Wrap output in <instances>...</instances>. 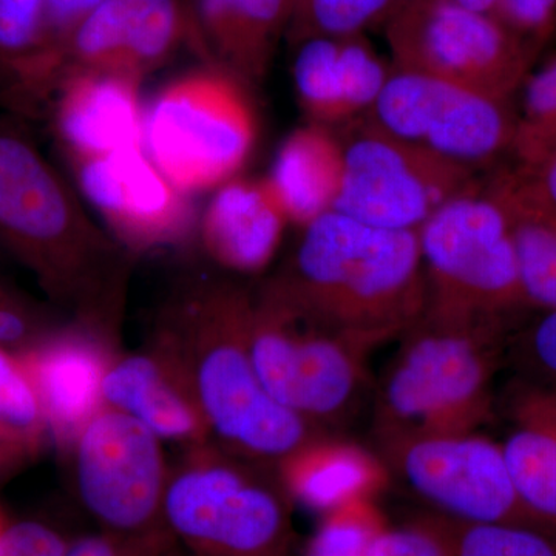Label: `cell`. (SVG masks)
I'll list each match as a JSON object with an SVG mask.
<instances>
[{
  "mask_svg": "<svg viewBox=\"0 0 556 556\" xmlns=\"http://www.w3.org/2000/svg\"><path fill=\"white\" fill-rule=\"evenodd\" d=\"M251 309L243 288L201 278L164 309L155 345L177 362L219 447L277 468L327 434L263 387L249 340Z\"/></svg>",
  "mask_w": 556,
  "mask_h": 556,
  "instance_id": "6da1fadb",
  "label": "cell"
},
{
  "mask_svg": "<svg viewBox=\"0 0 556 556\" xmlns=\"http://www.w3.org/2000/svg\"><path fill=\"white\" fill-rule=\"evenodd\" d=\"M0 243L54 302L105 325L123 305L127 251L84 212L24 118L0 112Z\"/></svg>",
  "mask_w": 556,
  "mask_h": 556,
  "instance_id": "7a4b0ae2",
  "label": "cell"
},
{
  "mask_svg": "<svg viewBox=\"0 0 556 556\" xmlns=\"http://www.w3.org/2000/svg\"><path fill=\"white\" fill-rule=\"evenodd\" d=\"M276 280L367 350L404 334L427 305L417 232L372 228L338 211L303 228L287 270Z\"/></svg>",
  "mask_w": 556,
  "mask_h": 556,
  "instance_id": "3957f363",
  "label": "cell"
},
{
  "mask_svg": "<svg viewBox=\"0 0 556 556\" xmlns=\"http://www.w3.org/2000/svg\"><path fill=\"white\" fill-rule=\"evenodd\" d=\"M376 390L375 433L383 452L417 439L475 433L492 416L493 376L511 324L424 311Z\"/></svg>",
  "mask_w": 556,
  "mask_h": 556,
  "instance_id": "277c9868",
  "label": "cell"
},
{
  "mask_svg": "<svg viewBox=\"0 0 556 556\" xmlns=\"http://www.w3.org/2000/svg\"><path fill=\"white\" fill-rule=\"evenodd\" d=\"M260 466L215 445L170 470L163 525L192 556H295L291 496Z\"/></svg>",
  "mask_w": 556,
  "mask_h": 556,
  "instance_id": "5b68a950",
  "label": "cell"
},
{
  "mask_svg": "<svg viewBox=\"0 0 556 556\" xmlns=\"http://www.w3.org/2000/svg\"><path fill=\"white\" fill-rule=\"evenodd\" d=\"M249 340L270 396L324 433L346 422L367 391L369 350L311 313L276 278L252 295Z\"/></svg>",
  "mask_w": 556,
  "mask_h": 556,
  "instance_id": "8992f818",
  "label": "cell"
},
{
  "mask_svg": "<svg viewBox=\"0 0 556 556\" xmlns=\"http://www.w3.org/2000/svg\"><path fill=\"white\" fill-rule=\"evenodd\" d=\"M247 87L204 64L172 79L150 102L142 146L181 192L218 189L248 163L258 126Z\"/></svg>",
  "mask_w": 556,
  "mask_h": 556,
  "instance_id": "52a82bcc",
  "label": "cell"
},
{
  "mask_svg": "<svg viewBox=\"0 0 556 556\" xmlns=\"http://www.w3.org/2000/svg\"><path fill=\"white\" fill-rule=\"evenodd\" d=\"M426 313L510 321L527 309L503 203L479 181L417 230Z\"/></svg>",
  "mask_w": 556,
  "mask_h": 556,
  "instance_id": "ba28073f",
  "label": "cell"
},
{
  "mask_svg": "<svg viewBox=\"0 0 556 556\" xmlns=\"http://www.w3.org/2000/svg\"><path fill=\"white\" fill-rule=\"evenodd\" d=\"M393 67L511 101L538 54L493 14L452 0H396L383 21Z\"/></svg>",
  "mask_w": 556,
  "mask_h": 556,
  "instance_id": "9c48e42d",
  "label": "cell"
},
{
  "mask_svg": "<svg viewBox=\"0 0 556 556\" xmlns=\"http://www.w3.org/2000/svg\"><path fill=\"white\" fill-rule=\"evenodd\" d=\"M342 139L343 177L334 211L387 230L417 232L477 172L393 137L365 118Z\"/></svg>",
  "mask_w": 556,
  "mask_h": 556,
  "instance_id": "30bf717a",
  "label": "cell"
},
{
  "mask_svg": "<svg viewBox=\"0 0 556 556\" xmlns=\"http://www.w3.org/2000/svg\"><path fill=\"white\" fill-rule=\"evenodd\" d=\"M367 119L475 172L511 156L519 126L511 101L396 67Z\"/></svg>",
  "mask_w": 556,
  "mask_h": 556,
  "instance_id": "8fae6325",
  "label": "cell"
},
{
  "mask_svg": "<svg viewBox=\"0 0 556 556\" xmlns=\"http://www.w3.org/2000/svg\"><path fill=\"white\" fill-rule=\"evenodd\" d=\"M80 503L102 529H166L163 503L170 470L161 439L138 419L105 405L73 444Z\"/></svg>",
  "mask_w": 556,
  "mask_h": 556,
  "instance_id": "7c38bea8",
  "label": "cell"
},
{
  "mask_svg": "<svg viewBox=\"0 0 556 556\" xmlns=\"http://www.w3.org/2000/svg\"><path fill=\"white\" fill-rule=\"evenodd\" d=\"M383 456L442 515L468 522L532 527L555 533L519 497L503 448L478 434L417 439Z\"/></svg>",
  "mask_w": 556,
  "mask_h": 556,
  "instance_id": "4fadbf2b",
  "label": "cell"
},
{
  "mask_svg": "<svg viewBox=\"0 0 556 556\" xmlns=\"http://www.w3.org/2000/svg\"><path fill=\"white\" fill-rule=\"evenodd\" d=\"M78 188L127 252L182 243L195 226L192 195L181 192L142 148L72 161Z\"/></svg>",
  "mask_w": 556,
  "mask_h": 556,
  "instance_id": "5bb4252c",
  "label": "cell"
},
{
  "mask_svg": "<svg viewBox=\"0 0 556 556\" xmlns=\"http://www.w3.org/2000/svg\"><path fill=\"white\" fill-rule=\"evenodd\" d=\"M185 40V0H102L65 43V70H101L142 80Z\"/></svg>",
  "mask_w": 556,
  "mask_h": 556,
  "instance_id": "9a60e30c",
  "label": "cell"
},
{
  "mask_svg": "<svg viewBox=\"0 0 556 556\" xmlns=\"http://www.w3.org/2000/svg\"><path fill=\"white\" fill-rule=\"evenodd\" d=\"M102 327L80 320L17 353L38 391L47 427L61 447L75 444L91 417L105 407L102 383L115 354L101 334Z\"/></svg>",
  "mask_w": 556,
  "mask_h": 556,
  "instance_id": "2e32d148",
  "label": "cell"
},
{
  "mask_svg": "<svg viewBox=\"0 0 556 556\" xmlns=\"http://www.w3.org/2000/svg\"><path fill=\"white\" fill-rule=\"evenodd\" d=\"M141 79L67 68L51 98L53 129L70 161L144 148Z\"/></svg>",
  "mask_w": 556,
  "mask_h": 556,
  "instance_id": "e0dca14e",
  "label": "cell"
},
{
  "mask_svg": "<svg viewBox=\"0 0 556 556\" xmlns=\"http://www.w3.org/2000/svg\"><path fill=\"white\" fill-rule=\"evenodd\" d=\"M391 70L365 35L298 43L292 76L308 123L334 129L367 118Z\"/></svg>",
  "mask_w": 556,
  "mask_h": 556,
  "instance_id": "ac0fdd59",
  "label": "cell"
},
{
  "mask_svg": "<svg viewBox=\"0 0 556 556\" xmlns=\"http://www.w3.org/2000/svg\"><path fill=\"white\" fill-rule=\"evenodd\" d=\"M102 396L108 407L135 417L160 439L195 447L212 438L188 380L159 345L115 356L105 372Z\"/></svg>",
  "mask_w": 556,
  "mask_h": 556,
  "instance_id": "d6986e66",
  "label": "cell"
},
{
  "mask_svg": "<svg viewBox=\"0 0 556 556\" xmlns=\"http://www.w3.org/2000/svg\"><path fill=\"white\" fill-rule=\"evenodd\" d=\"M189 43L208 65L247 86L268 75L278 40L287 36L289 0H185Z\"/></svg>",
  "mask_w": 556,
  "mask_h": 556,
  "instance_id": "ffe728a7",
  "label": "cell"
},
{
  "mask_svg": "<svg viewBox=\"0 0 556 556\" xmlns=\"http://www.w3.org/2000/svg\"><path fill=\"white\" fill-rule=\"evenodd\" d=\"M289 225L268 179L236 177L215 189L200 223L208 257L233 273L265 269Z\"/></svg>",
  "mask_w": 556,
  "mask_h": 556,
  "instance_id": "44dd1931",
  "label": "cell"
},
{
  "mask_svg": "<svg viewBox=\"0 0 556 556\" xmlns=\"http://www.w3.org/2000/svg\"><path fill=\"white\" fill-rule=\"evenodd\" d=\"M64 72L46 0H0V108L21 118L38 115Z\"/></svg>",
  "mask_w": 556,
  "mask_h": 556,
  "instance_id": "7402d4cb",
  "label": "cell"
},
{
  "mask_svg": "<svg viewBox=\"0 0 556 556\" xmlns=\"http://www.w3.org/2000/svg\"><path fill=\"white\" fill-rule=\"evenodd\" d=\"M342 177V139L334 129L308 123L285 138L266 179L288 222L303 229L334 211Z\"/></svg>",
  "mask_w": 556,
  "mask_h": 556,
  "instance_id": "603a6c76",
  "label": "cell"
},
{
  "mask_svg": "<svg viewBox=\"0 0 556 556\" xmlns=\"http://www.w3.org/2000/svg\"><path fill=\"white\" fill-rule=\"evenodd\" d=\"M277 470L289 496L327 511L367 495L383 481L378 460L356 445L329 437L292 453Z\"/></svg>",
  "mask_w": 556,
  "mask_h": 556,
  "instance_id": "cb8c5ba5",
  "label": "cell"
},
{
  "mask_svg": "<svg viewBox=\"0 0 556 556\" xmlns=\"http://www.w3.org/2000/svg\"><path fill=\"white\" fill-rule=\"evenodd\" d=\"M485 182L507 212L526 308L555 311L556 215L526 192L510 166L500 167Z\"/></svg>",
  "mask_w": 556,
  "mask_h": 556,
  "instance_id": "d4e9b609",
  "label": "cell"
},
{
  "mask_svg": "<svg viewBox=\"0 0 556 556\" xmlns=\"http://www.w3.org/2000/svg\"><path fill=\"white\" fill-rule=\"evenodd\" d=\"M501 448L519 497L556 526L555 434L532 424H518Z\"/></svg>",
  "mask_w": 556,
  "mask_h": 556,
  "instance_id": "484cf974",
  "label": "cell"
},
{
  "mask_svg": "<svg viewBox=\"0 0 556 556\" xmlns=\"http://www.w3.org/2000/svg\"><path fill=\"white\" fill-rule=\"evenodd\" d=\"M419 522L441 538L450 556H556L555 533L532 527L460 521L442 514Z\"/></svg>",
  "mask_w": 556,
  "mask_h": 556,
  "instance_id": "4316f807",
  "label": "cell"
},
{
  "mask_svg": "<svg viewBox=\"0 0 556 556\" xmlns=\"http://www.w3.org/2000/svg\"><path fill=\"white\" fill-rule=\"evenodd\" d=\"M49 433L38 391L17 353L0 348V450L31 455Z\"/></svg>",
  "mask_w": 556,
  "mask_h": 556,
  "instance_id": "83f0119b",
  "label": "cell"
},
{
  "mask_svg": "<svg viewBox=\"0 0 556 556\" xmlns=\"http://www.w3.org/2000/svg\"><path fill=\"white\" fill-rule=\"evenodd\" d=\"M396 0H289L287 36L298 46L314 38L365 35L382 25Z\"/></svg>",
  "mask_w": 556,
  "mask_h": 556,
  "instance_id": "f1b7e54d",
  "label": "cell"
},
{
  "mask_svg": "<svg viewBox=\"0 0 556 556\" xmlns=\"http://www.w3.org/2000/svg\"><path fill=\"white\" fill-rule=\"evenodd\" d=\"M508 358L518 383L556 397V309L511 336Z\"/></svg>",
  "mask_w": 556,
  "mask_h": 556,
  "instance_id": "f546056e",
  "label": "cell"
},
{
  "mask_svg": "<svg viewBox=\"0 0 556 556\" xmlns=\"http://www.w3.org/2000/svg\"><path fill=\"white\" fill-rule=\"evenodd\" d=\"M380 529L364 496L354 497L328 511L306 556H364L369 540Z\"/></svg>",
  "mask_w": 556,
  "mask_h": 556,
  "instance_id": "4dcf8cb0",
  "label": "cell"
},
{
  "mask_svg": "<svg viewBox=\"0 0 556 556\" xmlns=\"http://www.w3.org/2000/svg\"><path fill=\"white\" fill-rule=\"evenodd\" d=\"M510 169L526 192L556 215V134L517 135Z\"/></svg>",
  "mask_w": 556,
  "mask_h": 556,
  "instance_id": "1f68e13d",
  "label": "cell"
},
{
  "mask_svg": "<svg viewBox=\"0 0 556 556\" xmlns=\"http://www.w3.org/2000/svg\"><path fill=\"white\" fill-rule=\"evenodd\" d=\"M492 14L536 54L556 38V0H495Z\"/></svg>",
  "mask_w": 556,
  "mask_h": 556,
  "instance_id": "d6a6232c",
  "label": "cell"
},
{
  "mask_svg": "<svg viewBox=\"0 0 556 556\" xmlns=\"http://www.w3.org/2000/svg\"><path fill=\"white\" fill-rule=\"evenodd\" d=\"M177 547L166 529L137 535L104 530L72 541L62 556H166Z\"/></svg>",
  "mask_w": 556,
  "mask_h": 556,
  "instance_id": "836d02e7",
  "label": "cell"
},
{
  "mask_svg": "<svg viewBox=\"0 0 556 556\" xmlns=\"http://www.w3.org/2000/svg\"><path fill=\"white\" fill-rule=\"evenodd\" d=\"M521 90L518 135L556 134V58L530 73Z\"/></svg>",
  "mask_w": 556,
  "mask_h": 556,
  "instance_id": "e575fe53",
  "label": "cell"
},
{
  "mask_svg": "<svg viewBox=\"0 0 556 556\" xmlns=\"http://www.w3.org/2000/svg\"><path fill=\"white\" fill-rule=\"evenodd\" d=\"M40 328L42 321L35 306L5 285H0V348L9 351L17 348L21 353L47 336Z\"/></svg>",
  "mask_w": 556,
  "mask_h": 556,
  "instance_id": "d590c367",
  "label": "cell"
},
{
  "mask_svg": "<svg viewBox=\"0 0 556 556\" xmlns=\"http://www.w3.org/2000/svg\"><path fill=\"white\" fill-rule=\"evenodd\" d=\"M364 556H450L441 538L422 522L407 529H380L369 540Z\"/></svg>",
  "mask_w": 556,
  "mask_h": 556,
  "instance_id": "8d00e7d4",
  "label": "cell"
},
{
  "mask_svg": "<svg viewBox=\"0 0 556 556\" xmlns=\"http://www.w3.org/2000/svg\"><path fill=\"white\" fill-rule=\"evenodd\" d=\"M68 541L50 526L20 521L5 526L0 536V556H62Z\"/></svg>",
  "mask_w": 556,
  "mask_h": 556,
  "instance_id": "74e56055",
  "label": "cell"
},
{
  "mask_svg": "<svg viewBox=\"0 0 556 556\" xmlns=\"http://www.w3.org/2000/svg\"><path fill=\"white\" fill-rule=\"evenodd\" d=\"M511 413L518 424H532L556 437V397L517 382L511 393Z\"/></svg>",
  "mask_w": 556,
  "mask_h": 556,
  "instance_id": "f35d334b",
  "label": "cell"
},
{
  "mask_svg": "<svg viewBox=\"0 0 556 556\" xmlns=\"http://www.w3.org/2000/svg\"><path fill=\"white\" fill-rule=\"evenodd\" d=\"M102 0H46L47 21L54 40L65 50L72 33L100 7ZM65 56V53H64Z\"/></svg>",
  "mask_w": 556,
  "mask_h": 556,
  "instance_id": "ab89813d",
  "label": "cell"
},
{
  "mask_svg": "<svg viewBox=\"0 0 556 556\" xmlns=\"http://www.w3.org/2000/svg\"><path fill=\"white\" fill-rule=\"evenodd\" d=\"M452 2L490 14L493 13V7H495V0H452Z\"/></svg>",
  "mask_w": 556,
  "mask_h": 556,
  "instance_id": "60d3db41",
  "label": "cell"
},
{
  "mask_svg": "<svg viewBox=\"0 0 556 556\" xmlns=\"http://www.w3.org/2000/svg\"><path fill=\"white\" fill-rule=\"evenodd\" d=\"M166 556H182L181 554H179V547L175 548L174 552H170L169 555H166Z\"/></svg>",
  "mask_w": 556,
  "mask_h": 556,
  "instance_id": "b9f144b4",
  "label": "cell"
},
{
  "mask_svg": "<svg viewBox=\"0 0 556 556\" xmlns=\"http://www.w3.org/2000/svg\"><path fill=\"white\" fill-rule=\"evenodd\" d=\"M3 529H5V525H3L2 519H0V536H2Z\"/></svg>",
  "mask_w": 556,
  "mask_h": 556,
  "instance_id": "7bdbcfd3",
  "label": "cell"
},
{
  "mask_svg": "<svg viewBox=\"0 0 556 556\" xmlns=\"http://www.w3.org/2000/svg\"><path fill=\"white\" fill-rule=\"evenodd\" d=\"M3 252H5V249H3L2 243H0V255H2Z\"/></svg>",
  "mask_w": 556,
  "mask_h": 556,
  "instance_id": "ee69618b",
  "label": "cell"
},
{
  "mask_svg": "<svg viewBox=\"0 0 556 556\" xmlns=\"http://www.w3.org/2000/svg\"><path fill=\"white\" fill-rule=\"evenodd\" d=\"M0 457H9L5 455V453L2 452V450H0Z\"/></svg>",
  "mask_w": 556,
  "mask_h": 556,
  "instance_id": "f6af8a7d",
  "label": "cell"
},
{
  "mask_svg": "<svg viewBox=\"0 0 556 556\" xmlns=\"http://www.w3.org/2000/svg\"><path fill=\"white\" fill-rule=\"evenodd\" d=\"M0 285H2V283H0Z\"/></svg>",
  "mask_w": 556,
  "mask_h": 556,
  "instance_id": "bcb514c9",
  "label": "cell"
}]
</instances>
